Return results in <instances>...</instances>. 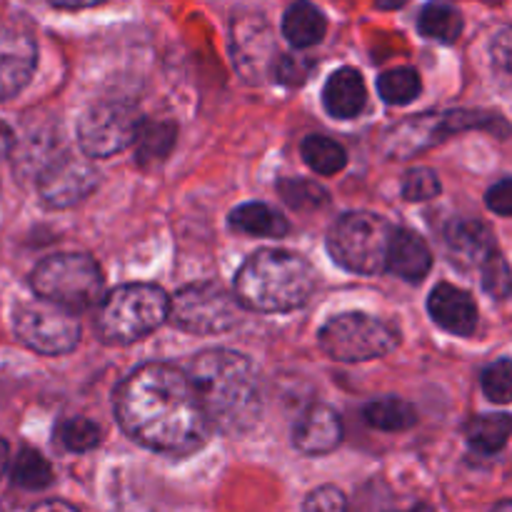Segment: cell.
<instances>
[{"label":"cell","mask_w":512,"mask_h":512,"mask_svg":"<svg viewBox=\"0 0 512 512\" xmlns=\"http://www.w3.org/2000/svg\"><path fill=\"white\" fill-rule=\"evenodd\" d=\"M343 440V420L328 405H310L293 428V445L305 455L333 453Z\"/></svg>","instance_id":"5bb4252c"},{"label":"cell","mask_w":512,"mask_h":512,"mask_svg":"<svg viewBox=\"0 0 512 512\" xmlns=\"http://www.w3.org/2000/svg\"><path fill=\"white\" fill-rule=\"evenodd\" d=\"M8 463H10V448L8 443L0 438V478H3V473L8 470Z\"/></svg>","instance_id":"f35d334b"},{"label":"cell","mask_w":512,"mask_h":512,"mask_svg":"<svg viewBox=\"0 0 512 512\" xmlns=\"http://www.w3.org/2000/svg\"><path fill=\"white\" fill-rule=\"evenodd\" d=\"M13 328L20 343L43 355H65L80 343L78 318L48 300L20 303L13 315Z\"/></svg>","instance_id":"30bf717a"},{"label":"cell","mask_w":512,"mask_h":512,"mask_svg":"<svg viewBox=\"0 0 512 512\" xmlns=\"http://www.w3.org/2000/svg\"><path fill=\"white\" fill-rule=\"evenodd\" d=\"M210 428L245 433L260 418V383L253 363L233 350H205L185 370Z\"/></svg>","instance_id":"7a4b0ae2"},{"label":"cell","mask_w":512,"mask_h":512,"mask_svg":"<svg viewBox=\"0 0 512 512\" xmlns=\"http://www.w3.org/2000/svg\"><path fill=\"white\" fill-rule=\"evenodd\" d=\"M493 512H512V500H500L493 508Z\"/></svg>","instance_id":"ab89813d"},{"label":"cell","mask_w":512,"mask_h":512,"mask_svg":"<svg viewBox=\"0 0 512 512\" xmlns=\"http://www.w3.org/2000/svg\"><path fill=\"white\" fill-rule=\"evenodd\" d=\"M305 165L318 175H335L348 165V153L340 143L325 138V135H308L300 145Z\"/></svg>","instance_id":"d4e9b609"},{"label":"cell","mask_w":512,"mask_h":512,"mask_svg":"<svg viewBox=\"0 0 512 512\" xmlns=\"http://www.w3.org/2000/svg\"><path fill=\"white\" fill-rule=\"evenodd\" d=\"M30 512H78L70 503H63V500H45V503H38Z\"/></svg>","instance_id":"74e56055"},{"label":"cell","mask_w":512,"mask_h":512,"mask_svg":"<svg viewBox=\"0 0 512 512\" xmlns=\"http://www.w3.org/2000/svg\"><path fill=\"white\" fill-rule=\"evenodd\" d=\"M13 483L25 490H43L55 480L48 460L33 448H23L13 463Z\"/></svg>","instance_id":"4316f807"},{"label":"cell","mask_w":512,"mask_h":512,"mask_svg":"<svg viewBox=\"0 0 512 512\" xmlns=\"http://www.w3.org/2000/svg\"><path fill=\"white\" fill-rule=\"evenodd\" d=\"M175 135H178V128L168 120H155V123H145L143 120L138 138H135V158H138V163L150 165L168 158L175 145Z\"/></svg>","instance_id":"603a6c76"},{"label":"cell","mask_w":512,"mask_h":512,"mask_svg":"<svg viewBox=\"0 0 512 512\" xmlns=\"http://www.w3.org/2000/svg\"><path fill=\"white\" fill-rule=\"evenodd\" d=\"M100 438H103V430L88 418H68L58 425L60 445L73 453H88V450L98 448Z\"/></svg>","instance_id":"83f0119b"},{"label":"cell","mask_w":512,"mask_h":512,"mask_svg":"<svg viewBox=\"0 0 512 512\" xmlns=\"http://www.w3.org/2000/svg\"><path fill=\"white\" fill-rule=\"evenodd\" d=\"M233 55L235 65L250 83H260L265 73H270L273 58V40L263 18H250L233 28Z\"/></svg>","instance_id":"4fadbf2b"},{"label":"cell","mask_w":512,"mask_h":512,"mask_svg":"<svg viewBox=\"0 0 512 512\" xmlns=\"http://www.w3.org/2000/svg\"><path fill=\"white\" fill-rule=\"evenodd\" d=\"M490 55H493V63L498 65L503 73L512 75V25L505 30H500L495 35L493 45H490Z\"/></svg>","instance_id":"d590c367"},{"label":"cell","mask_w":512,"mask_h":512,"mask_svg":"<svg viewBox=\"0 0 512 512\" xmlns=\"http://www.w3.org/2000/svg\"><path fill=\"white\" fill-rule=\"evenodd\" d=\"M115 418L130 440L165 455L195 453L210 433L188 375L168 363L140 365L118 385Z\"/></svg>","instance_id":"6da1fadb"},{"label":"cell","mask_w":512,"mask_h":512,"mask_svg":"<svg viewBox=\"0 0 512 512\" xmlns=\"http://www.w3.org/2000/svg\"><path fill=\"white\" fill-rule=\"evenodd\" d=\"M430 268H433V253H430L428 243L413 230L395 228L385 270L408 283H420L430 273Z\"/></svg>","instance_id":"e0dca14e"},{"label":"cell","mask_w":512,"mask_h":512,"mask_svg":"<svg viewBox=\"0 0 512 512\" xmlns=\"http://www.w3.org/2000/svg\"><path fill=\"white\" fill-rule=\"evenodd\" d=\"M38 63L35 40L25 30L0 25V103L18 95Z\"/></svg>","instance_id":"7c38bea8"},{"label":"cell","mask_w":512,"mask_h":512,"mask_svg":"<svg viewBox=\"0 0 512 512\" xmlns=\"http://www.w3.org/2000/svg\"><path fill=\"white\" fill-rule=\"evenodd\" d=\"M95 185L98 170L73 155H55L38 173V193L48 208H70L88 198Z\"/></svg>","instance_id":"8fae6325"},{"label":"cell","mask_w":512,"mask_h":512,"mask_svg":"<svg viewBox=\"0 0 512 512\" xmlns=\"http://www.w3.org/2000/svg\"><path fill=\"white\" fill-rule=\"evenodd\" d=\"M13 148H15L13 130H10L8 125H5L3 120H0V160L8 158V155L13 153Z\"/></svg>","instance_id":"8d00e7d4"},{"label":"cell","mask_w":512,"mask_h":512,"mask_svg":"<svg viewBox=\"0 0 512 512\" xmlns=\"http://www.w3.org/2000/svg\"><path fill=\"white\" fill-rule=\"evenodd\" d=\"M485 203L495 215H512V178H503L485 193Z\"/></svg>","instance_id":"e575fe53"},{"label":"cell","mask_w":512,"mask_h":512,"mask_svg":"<svg viewBox=\"0 0 512 512\" xmlns=\"http://www.w3.org/2000/svg\"><path fill=\"white\" fill-rule=\"evenodd\" d=\"M470 448L478 450L483 455H493L503 450L512 438V415L493 413V415H478L465 428Z\"/></svg>","instance_id":"44dd1931"},{"label":"cell","mask_w":512,"mask_h":512,"mask_svg":"<svg viewBox=\"0 0 512 512\" xmlns=\"http://www.w3.org/2000/svg\"><path fill=\"white\" fill-rule=\"evenodd\" d=\"M443 185H440L438 175L430 168H413L405 173L403 178V198L410 203H425V200L438 198Z\"/></svg>","instance_id":"4dcf8cb0"},{"label":"cell","mask_w":512,"mask_h":512,"mask_svg":"<svg viewBox=\"0 0 512 512\" xmlns=\"http://www.w3.org/2000/svg\"><path fill=\"white\" fill-rule=\"evenodd\" d=\"M278 193H280V198H283L285 203L295 210L323 208V205H328V200H330L328 190L320 188V185L313 183V180H303V178L280 180Z\"/></svg>","instance_id":"f1b7e54d"},{"label":"cell","mask_w":512,"mask_h":512,"mask_svg":"<svg viewBox=\"0 0 512 512\" xmlns=\"http://www.w3.org/2000/svg\"><path fill=\"white\" fill-rule=\"evenodd\" d=\"M143 125L138 108L123 100L90 105L78 123V143L88 158H110L135 145Z\"/></svg>","instance_id":"9c48e42d"},{"label":"cell","mask_w":512,"mask_h":512,"mask_svg":"<svg viewBox=\"0 0 512 512\" xmlns=\"http://www.w3.org/2000/svg\"><path fill=\"white\" fill-rule=\"evenodd\" d=\"M405 512H435V510L430 508V505L420 503V505H415V508H410V510H405Z\"/></svg>","instance_id":"60d3db41"},{"label":"cell","mask_w":512,"mask_h":512,"mask_svg":"<svg viewBox=\"0 0 512 512\" xmlns=\"http://www.w3.org/2000/svg\"><path fill=\"white\" fill-rule=\"evenodd\" d=\"M310 70H313V63L308 58H300V55H280L273 63V68H270V75L275 78V83L295 88V85H303L308 80Z\"/></svg>","instance_id":"1f68e13d"},{"label":"cell","mask_w":512,"mask_h":512,"mask_svg":"<svg viewBox=\"0 0 512 512\" xmlns=\"http://www.w3.org/2000/svg\"><path fill=\"white\" fill-rule=\"evenodd\" d=\"M483 393L490 403H512V360H495L485 368Z\"/></svg>","instance_id":"f546056e"},{"label":"cell","mask_w":512,"mask_h":512,"mask_svg":"<svg viewBox=\"0 0 512 512\" xmlns=\"http://www.w3.org/2000/svg\"><path fill=\"white\" fill-rule=\"evenodd\" d=\"M445 245L450 258L465 268H483L495 255L493 235L480 220H453L445 230Z\"/></svg>","instance_id":"2e32d148"},{"label":"cell","mask_w":512,"mask_h":512,"mask_svg":"<svg viewBox=\"0 0 512 512\" xmlns=\"http://www.w3.org/2000/svg\"><path fill=\"white\" fill-rule=\"evenodd\" d=\"M328 33V20L323 10L313 3H295L283 15V35L293 48H310Z\"/></svg>","instance_id":"ffe728a7"},{"label":"cell","mask_w":512,"mask_h":512,"mask_svg":"<svg viewBox=\"0 0 512 512\" xmlns=\"http://www.w3.org/2000/svg\"><path fill=\"white\" fill-rule=\"evenodd\" d=\"M395 228L365 210L340 215L328 233V253L340 268L358 275L383 273Z\"/></svg>","instance_id":"8992f818"},{"label":"cell","mask_w":512,"mask_h":512,"mask_svg":"<svg viewBox=\"0 0 512 512\" xmlns=\"http://www.w3.org/2000/svg\"><path fill=\"white\" fill-rule=\"evenodd\" d=\"M303 512H348V498L335 485H323L305 498Z\"/></svg>","instance_id":"d6a6232c"},{"label":"cell","mask_w":512,"mask_h":512,"mask_svg":"<svg viewBox=\"0 0 512 512\" xmlns=\"http://www.w3.org/2000/svg\"><path fill=\"white\" fill-rule=\"evenodd\" d=\"M423 90L418 70L413 68H393L385 70L378 78V93L388 105H408Z\"/></svg>","instance_id":"484cf974"},{"label":"cell","mask_w":512,"mask_h":512,"mask_svg":"<svg viewBox=\"0 0 512 512\" xmlns=\"http://www.w3.org/2000/svg\"><path fill=\"white\" fill-rule=\"evenodd\" d=\"M30 288L38 300L65 310H90L105 300V275L85 253H55L40 260L30 273Z\"/></svg>","instance_id":"277c9868"},{"label":"cell","mask_w":512,"mask_h":512,"mask_svg":"<svg viewBox=\"0 0 512 512\" xmlns=\"http://www.w3.org/2000/svg\"><path fill=\"white\" fill-rule=\"evenodd\" d=\"M170 320L193 335H220L233 330L243 318V305L230 290L213 280L185 285L170 298Z\"/></svg>","instance_id":"ba28073f"},{"label":"cell","mask_w":512,"mask_h":512,"mask_svg":"<svg viewBox=\"0 0 512 512\" xmlns=\"http://www.w3.org/2000/svg\"><path fill=\"white\" fill-rule=\"evenodd\" d=\"M368 103V88L363 75L355 68H340L328 78L323 88V105L333 118L353 120L358 118Z\"/></svg>","instance_id":"ac0fdd59"},{"label":"cell","mask_w":512,"mask_h":512,"mask_svg":"<svg viewBox=\"0 0 512 512\" xmlns=\"http://www.w3.org/2000/svg\"><path fill=\"white\" fill-rule=\"evenodd\" d=\"M230 228L243 235H255V238H283L288 235L290 225L278 210L253 200V203L238 205L230 213Z\"/></svg>","instance_id":"d6986e66"},{"label":"cell","mask_w":512,"mask_h":512,"mask_svg":"<svg viewBox=\"0 0 512 512\" xmlns=\"http://www.w3.org/2000/svg\"><path fill=\"white\" fill-rule=\"evenodd\" d=\"M428 313L440 328L453 335L468 338L478 328V305H475L473 295L450 283L435 285L428 300Z\"/></svg>","instance_id":"9a60e30c"},{"label":"cell","mask_w":512,"mask_h":512,"mask_svg":"<svg viewBox=\"0 0 512 512\" xmlns=\"http://www.w3.org/2000/svg\"><path fill=\"white\" fill-rule=\"evenodd\" d=\"M418 30L420 35L438 40V43H455L463 33V15L455 5L430 3L420 13Z\"/></svg>","instance_id":"cb8c5ba5"},{"label":"cell","mask_w":512,"mask_h":512,"mask_svg":"<svg viewBox=\"0 0 512 512\" xmlns=\"http://www.w3.org/2000/svg\"><path fill=\"white\" fill-rule=\"evenodd\" d=\"M320 348L335 363H368L393 353L400 335L393 325L368 313H343L320 328Z\"/></svg>","instance_id":"52a82bcc"},{"label":"cell","mask_w":512,"mask_h":512,"mask_svg":"<svg viewBox=\"0 0 512 512\" xmlns=\"http://www.w3.org/2000/svg\"><path fill=\"white\" fill-rule=\"evenodd\" d=\"M170 298L150 283L120 285L105 295L98 308V333L108 343L130 345L143 340L168 320Z\"/></svg>","instance_id":"5b68a950"},{"label":"cell","mask_w":512,"mask_h":512,"mask_svg":"<svg viewBox=\"0 0 512 512\" xmlns=\"http://www.w3.org/2000/svg\"><path fill=\"white\" fill-rule=\"evenodd\" d=\"M483 285L488 293L498 295V298H503V295L510 293V288H512L510 268L498 253H495L493 258L483 265Z\"/></svg>","instance_id":"836d02e7"},{"label":"cell","mask_w":512,"mask_h":512,"mask_svg":"<svg viewBox=\"0 0 512 512\" xmlns=\"http://www.w3.org/2000/svg\"><path fill=\"white\" fill-rule=\"evenodd\" d=\"M363 418L370 428L383 430V433H400V430L413 428L418 415L408 400L400 398H380L365 405Z\"/></svg>","instance_id":"7402d4cb"},{"label":"cell","mask_w":512,"mask_h":512,"mask_svg":"<svg viewBox=\"0 0 512 512\" xmlns=\"http://www.w3.org/2000/svg\"><path fill=\"white\" fill-rule=\"evenodd\" d=\"M313 290V268L303 255L290 250H258L235 275V298L255 313H290L308 303Z\"/></svg>","instance_id":"3957f363"}]
</instances>
